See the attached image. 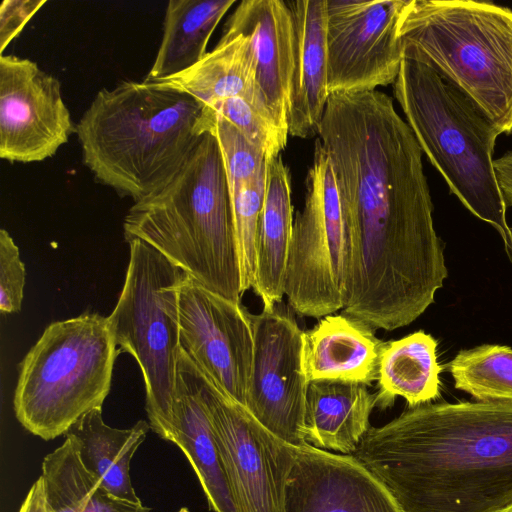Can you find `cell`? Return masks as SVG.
Here are the masks:
<instances>
[{"mask_svg": "<svg viewBox=\"0 0 512 512\" xmlns=\"http://www.w3.org/2000/svg\"><path fill=\"white\" fill-rule=\"evenodd\" d=\"M149 429L144 420L127 429L110 427L103 420L102 409H94L65 435L74 438L83 465L101 486L119 498L141 503L131 483L130 462Z\"/></svg>", "mask_w": 512, "mask_h": 512, "instance_id": "obj_23", "label": "cell"}, {"mask_svg": "<svg viewBox=\"0 0 512 512\" xmlns=\"http://www.w3.org/2000/svg\"><path fill=\"white\" fill-rule=\"evenodd\" d=\"M235 126L255 146L263 151L266 160L277 157L285 148L287 135L252 103L242 97H232L204 106Z\"/></svg>", "mask_w": 512, "mask_h": 512, "instance_id": "obj_30", "label": "cell"}, {"mask_svg": "<svg viewBox=\"0 0 512 512\" xmlns=\"http://www.w3.org/2000/svg\"><path fill=\"white\" fill-rule=\"evenodd\" d=\"M119 353L108 318L99 313L52 322L20 363L17 420L46 441L66 434L86 413L102 409Z\"/></svg>", "mask_w": 512, "mask_h": 512, "instance_id": "obj_7", "label": "cell"}, {"mask_svg": "<svg viewBox=\"0 0 512 512\" xmlns=\"http://www.w3.org/2000/svg\"><path fill=\"white\" fill-rule=\"evenodd\" d=\"M283 301L251 315L254 350L245 408L273 435L294 447L308 445L304 433L310 383L304 331Z\"/></svg>", "mask_w": 512, "mask_h": 512, "instance_id": "obj_11", "label": "cell"}, {"mask_svg": "<svg viewBox=\"0 0 512 512\" xmlns=\"http://www.w3.org/2000/svg\"><path fill=\"white\" fill-rule=\"evenodd\" d=\"M418 59L464 94L498 133H512V10L474 0H409L400 31Z\"/></svg>", "mask_w": 512, "mask_h": 512, "instance_id": "obj_6", "label": "cell"}, {"mask_svg": "<svg viewBox=\"0 0 512 512\" xmlns=\"http://www.w3.org/2000/svg\"><path fill=\"white\" fill-rule=\"evenodd\" d=\"M25 266L19 249L5 229L0 230V310L15 313L21 310L25 286Z\"/></svg>", "mask_w": 512, "mask_h": 512, "instance_id": "obj_31", "label": "cell"}, {"mask_svg": "<svg viewBox=\"0 0 512 512\" xmlns=\"http://www.w3.org/2000/svg\"><path fill=\"white\" fill-rule=\"evenodd\" d=\"M507 512H512V508H511V509H509Z\"/></svg>", "mask_w": 512, "mask_h": 512, "instance_id": "obj_36", "label": "cell"}, {"mask_svg": "<svg viewBox=\"0 0 512 512\" xmlns=\"http://www.w3.org/2000/svg\"><path fill=\"white\" fill-rule=\"evenodd\" d=\"M393 94L451 193L499 233L512 261V228L494 168L498 131L464 94L418 59L404 57Z\"/></svg>", "mask_w": 512, "mask_h": 512, "instance_id": "obj_5", "label": "cell"}, {"mask_svg": "<svg viewBox=\"0 0 512 512\" xmlns=\"http://www.w3.org/2000/svg\"><path fill=\"white\" fill-rule=\"evenodd\" d=\"M205 132L218 141L228 185L254 180L266 172V156L261 149L231 123L202 109L196 133L201 136Z\"/></svg>", "mask_w": 512, "mask_h": 512, "instance_id": "obj_29", "label": "cell"}, {"mask_svg": "<svg viewBox=\"0 0 512 512\" xmlns=\"http://www.w3.org/2000/svg\"><path fill=\"white\" fill-rule=\"evenodd\" d=\"M65 436V441L42 462L47 512H82L100 485L83 465L74 438Z\"/></svg>", "mask_w": 512, "mask_h": 512, "instance_id": "obj_27", "label": "cell"}, {"mask_svg": "<svg viewBox=\"0 0 512 512\" xmlns=\"http://www.w3.org/2000/svg\"><path fill=\"white\" fill-rule=\"evenodd\" d=\"M354 456L401 512H507L512 508V403L410 407L370 427Z\"/></svg>", "mask_w": 512, "mask_h": 512, "instance_id": "obj_2", "label": "cell"}, {"mask_svg": "<svg viewBox=\"0 0 512 512\" xmlns=\"http://www.w3.org/2000/svg\"><path fill=\"white\" fill-rule=\"evenodd\" d=\"M409 0H327L328 91L393 84L404 59L399 31Z\"/></svg>", "mask_w": 512, "mask_h": 512, "instance_id": "obj_12", "label": "cell"}, {"mask_svg": "<svg viewBox=\"0 0 512 512\" xmlns=\"http://www.w3.org/2000/svg\"><path fill=\"white\" fill-rule=\"evenodd\" d=\"M19 512H47L44 483L41 476L30 487Z\"/></svg>", "mask_w": 512, "mask_h": 512, "instance_id": "obj_35", "label": "cell"}, {"mask_svg": "<svg viewBox=\"0 0 512 512\" xmlns=\"http://www.w3.org/2000/svg\"><path fill=\"white\" fill-rule=\"evenodd\" d=\"M457 390L477 401L512 403V349L485 344L460 350L448 364Z\"/></svg>", "mask_w": 512, "mask_h": 512, "instance_id": "obj_26", "label": "cell"}, {"mask_svg": "<svg viewBox=\"0 0 512 512\" xmlns=\"http://www.w3.org/2000/svg\"><path fill=\"white\" fill-rule=\"evenodd\" d=\"M266 172L254 180L228 185L239 248L242 291L253 287L256 244L263 207Z\"/></svg>", "mask_w": 512, "mask_h": 512, "instance_id": "obj_28", "label": "cell"}, {"mask_svg": "<svg viewBox=\"0 0 512 512\" xmlns=\"http://www.w3.org/2000/svg\"><path fill=\"white\" fill-rule=\"evenodd\" d=\"M293 24V70L288 107V133L318 136L330 96L327 55V0L286 1Z\"/></svg>", "mask_w": 512, "mask_h": 512, "instance_id": "obj_18", "label": "cell"}, {"mask_svg": "<svg viewBox=\"0 0 512 512\" xmlns=\"http://www.w3.org/2000/svg\"><path fill=\"white\" fill-rule=\"evenodd\" d=\"M155 433L174 443L187 457L213 512H238L201 396L195 364L182 347L170 417Z\"/></svg>", "mask_w": 512, "mask_h": 512, "instance_id": "obj_17", "label": "cell"}, {"mask_svg": "<svg viewBox=\"0 0 512 512\" xmlns=\"http://www.w3.org/2000/svg\"><path fill=\"white\" fill-rule=\"evenodd\" d=\"M252 314L184 273L178 288L180 345L228 397L245 406L254 333Z\"/></svg>", "mask_w": 512, "mask_h": 512, "instance_id": "obj_13", "label": "cell"}, {"mask_svg": "<svg viewBox=\"0 0 512 512\" xmlns=\"http://www.w3.org/2000/svg\"><path fill=\"white\" fill-rule=\"evenodd\" d=\"M195 367L238 512H285L286 485L295 461L294 446L273 435Z\"/></svg>", "mask_w": 512, "mask_h": 512, "instance_id": "obj_10", "label": "cell"}, {"mask_svg": "<svg viewBox=\"0 0 512 512\" xmlns=\"http://www.w3.org/2000/svg\"><path fill=\"white\" fill-rule=\"evenodd\" d=\"M126 242L150 245L206 289L241 302L238 242L217 139L202 134L177 174L135 202L123 221Z\"/></svg>", "mask_w": 512, "mask_h": 512, "instance_id": "obj_4", "label": "cell"}, {"mask_svg": "<svg viewBox=\"0 0 512 512\" xmlns=\"http://www.w3.org/2000/svg\"><path fill=\"white\" fill-rule=\"evenodd\" d=\"M235 0H170L155 60L144 79L178 75L199 63L215 28Z\"/></svg>", "mask_w": 512, "mask_h": 512, "instance_id": "obj_25", "label": "cell"}, {"mask_svg": "<svg viewBox=\"0 0 512 512\" xmlns=\"http://www.w3.org/2000/svg\"><path fill=\"white\" fill-rule=\"evenodd\" d=\"M374 329L346 316L327 315L304 331V359L309 381L341 380L370 386L377 380L386 342Z\"/></svg>", "mask_w": 512, "mask_h": 512, "instance_id": "obj_19", "label": "cell"}, {"mask_svg": "<svg viewBox=\"0 0 512 512\" xmlns=\"http://www.w3.org/2000/svg\"><path fill=\"white\" fill-rule=\"evenodd\" d=\"M291 176L281 155L266 160L263 207L256 244L253 289L271 311L282 302L289 246L293 229Z\"/></svg>", "mask_w": 512, "mask_h": 512, "instance_id": "obj_22", "label": "cell"}, {"mask_svg": "<svg viewBox=\"0 0 512 512\" xmlns=\"http://www.w3.org/2000/svg\"><path fill=\"white\" fill-rule=\"evenodd\" d=\"M285 512H401L386 488L351 454L294 447Z\"/></svg>", "mask_w": 512, "mask_h": 512, "instance_id": "obj_15", "label": "cell"}, {"mask_svg": "<svg viewBox=\"0 0 512 512\" xmlns=\"http://www.w3.org/2000/svg\"><path fill=\"white\" fill-rule=\"evenodd\" d=\"M143 80L188 93L203 107L242 97L272 120L258 95L254 49L245 34L223 31L214 49L189 70L163 79Z\"/></svg>", "mask_w": 512, "mask_h": 512, "instance_id": "obj_21", "label": "cell"}, {"mask_svg": "<svg viewBox=\"0 0 512 512\" xmlns=\"http://www.w3.org/2000/svg\"><path fill=\"white\" fill-rule=\"evenodd\" d=\"M76 133L61 83L28 58L0 55V157L11 163L54 156Z\"/></svg>", "mask_w": 512, "mask_h": 512, "instance_id": "obj_14", "label": "cell"}, {"mask_svg": "<svg viewBox=\"0 0 512 512\" xmlns=\"http://www.w3.org/2000/svg\"><path fill=\"white\" fill-rule=\"evenodd\" d=\"M118 301L107 317L120 352L140 367L150 428L169 419L181 348L178 288L184 272L160 252L134 239Z\"/></svg>", "mask_w": 512, "mask_h": 512, "instance_id": "obj_8", "label": "cell"}, {"mask_svg": "<svg viewBox=\"0 0 512 512\" xmlns=\"http://www.w3.org/2000/svg\"><path fill=\"white\" fill-rule=\"evenodd\" d=\"M45 0H3L0 6V53L21 33Z\"/></svg>", "mask_w": 512, "mask_h": 512, "instance_id": "obj_32", "label": "cell"}, {"mask_svg": "<svg viewBox=\"0 0 512 512\" xmlns=\"http://www.w3.org/2000/svg\"><path fill=\"white\" fill-rule=\"evenodd\" d=\"M223 31L245 34L251 39L258 95L275 125L288 135L293 24L286 1H241L227 19Z\"/></svg>", "mask_w": 512, "mask_h": 512, "instance_id": "obj_16", "label": "cell"}, {"mask_svg": "<svg viewBox=\"0 0 512 512\" xmlns=\"http://www.w3.org/2000/svg\"><path fill=\"white\" fill-rule=\"evenodd\" d=\"M436 349L437 341L424 331L386 342L378 369L376 406L386 409L398 396L409 407L438 398L442 367Z\"/></svg>", "mask_w": 512, "mask_h": 512, "instance_id": "obj_24", "label": "cell"}, {"mask_svg": "<svg viewBox=\"0 0 512 512\" xmlns=\"http://www.w3.org/2000/svg\"><path fill=\"white\" fill-rule=\"evenodd\" d=\"M376 406L367 385L341 380L310 381L306 396V442L323 450L352 454L369 430Z\"/></svg>", "mask_w": 512, "mask_h": 512, "instance_id": "obj_20", "label": "cell"}, {"mask_svg": "<svg viewBox=\"0 0 512 512\" xmlns=\"http://www.w3.org/2000/svg\"><path fill=\"white\" fill-rule=\"evenodd\" d=\"M496 177L507 207L512 206V151L494 159Z\"/></svg>", "mask_w": 512, "mask_h": 512, "instance_id": "obj_34", "label": "cell"}, {"mask_svg": "<svg viewBox=\"0 0 512 512\" xmlns=\"http://www.w3.org/2000/svg\"><path fill=\"white\" fill-rule=\"evenodd\" d=\"M318 139L351 240L342 314L374 330L408 326L448 276L423 152L392 98L377 89L331 94Z\"/></svg>", "mask_w": 512, "mask_h": 512, "instance_id": "obj_1", "label": "cell"}, {"mask_svg": "<svg viewBox=\"0 0 512 512\" xmlns=\"http://www.w3.org/2000/svg\"><path fill=\"white\" fill-rule=\"evenodd\" d=\"M202 109L190 94L145 80L102 88L76 124L83 163L99 183L138 202L186 163L202 136Z\"/></svg>", "mask_w": 512, "mask_h": 512, "instance_id": "obj_3", "label": "cell"}, {"mask_svg": "<svg viewBox=\"0 0 512 512\" xmlns=\"http://www.w3.org/2000/svg\"><path fill=\"white\" fill-rule=\"evenodd\" d=\"M82 512H151V509L142 502L119 498L98 485Z\"/></svg>", "mask_w": 512, "mask_h": 512, "instance_id": "obj_33", "label": "cell"}, {"mask_svg": "<svg viewBox=\"0 0 512 512\" xmlns=\"http://www.w3.org/2000/svg\"><path fill=\"white\" fill-rule=\"evenodd\" d=\"M351 240L330 159L319 139L305 204L293 223L284 295L299 315L320 318L344 307Z\"/></svg>", "mask_w": 512, "mask_h": 512, "instance_id": "obj_9", "label": "cell"}]
</instances>
